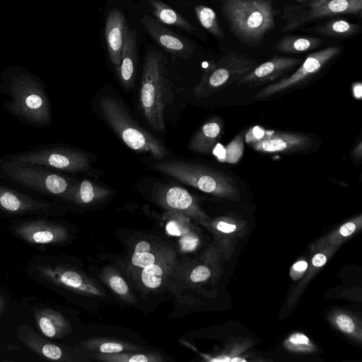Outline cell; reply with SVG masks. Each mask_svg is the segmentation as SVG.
<instances>
[{
    "instance_id": "cell-33",
    "label": "cell",
    "mask_w": 362,
    "mask_h": 362,
    "mask_svg": "<svg viewBox=\"0 0 362 362\" xmlns=\"http://www.w3.org/2000/svg\"><path fill=\"white\" fill-rule=\"evenodd\" d=\"M273 131H267L262 128L261 127H253L246 133L245 139L247 144L251 145L264 137L270 135Z\"/></svg>"
},
{
    "instance_id": "cell-46",
    "label": "cell",
    "mask_w": 362,
    "mask_h": 362,
    "mask_svg": "<svg viewBox=\"0 0 362 362\" xmlns=\"http://www.w3.org/2000/svg\"><path fill=\"white\" fill-rule=\"evenodd\" d=\"M6 306V300L3 296L0 293V316L2 314Z\"/></svg>"
},
{
    "instance_id": "cell-13",
    "label": "cell",
    "mask_w": 362,
    "mask_h": 362,
    "mask_svg": "<svg viewBox=\"0 0 362 362\" xmlns=\"http://www.w3.org/2000/svg\"><path fill=\"white\" fill-rule=\"evenodd\" d=\"M37 269L42 279L58 286L85 295L103 296L88 277L74 269L60 265L40 266Z\"/></svg>"
},
{
    "instance_id": "cell-2",
    "label": "cell",
    "mask_w": 362,
    "mask_h": 362,
    "mask_svg": "<svg viewBox=\"0 0 362 362\" xmlns=\"http://www.w3.org/2000/svg\"><path fill=\"white\" fill-rule=\"evenodd\" d=\"M233 35L247 46L259 45L275 28L272 0H218Z\"/></svg>"
},
{
    "instance_id": "cell-42",
    "label": "cell",
    "mask_w": 362,
    "mask_h": 362,
    "mask_svg": "<svg viewBox=\"0 0 362 362\" xmlns=\"http://www.w3.org/2000/svg\"><path fill=\"white\" fill-rule=\"evenodd\" d=\"M308 268V262L304 260L297 262L293 265L292 272L295 274H303Z\"/></svg>"
},
{
    "instance_id": "cell-28",
    "label": "cell",
    "mask_w": 362,
    "mask_h": 362,
    "mask_svg": "<svg viewBox=\"0 0 362 362\" xmlns=\"http://www.w3.org/2000/svg\"><path fill=\"white\" fill-rule=\"evenodd\" d=\"M195 13L200 24L211 34L224 37V33L217 19L215 11L206 6L197 5L194 7Z\"/></svg>"
},
{
    "instance_id": "cell-36",
    "label": "cell",
    "mask_w": 362,
    "mask_h": 362,
    "mask_svg": "<svg viewBox=\"0 0 362 362\" xmlns=\"http://www.w3.org/2000/svg\"><path fill=\"white\" fill-rule=\"evenodd\" d=\"M211 276V270L205 265H199L190 274L189 278L194 283L203 282Z\"/></svg>"
},
{
    "instance_id": "cell-20",
    "label": "cell",
    "mask_w": 362,
    "mask_h": 362,
    "mask_svg": "<svg viewBox=\"0 0 362 362\" xmlns=\"http://www.w3.org/2000/svg\"><path fill=\"white\" fill-rule=\"evenodd\" d=\"M137 63L136 33L128 25L124 31V43L121 60L117 69L122 85L130 88L134 86Z\"/></svg>"
},
{
    "instance_id": "cell-29",
    "label": "cell",
    "mask_w": 362,
    "mask_h": 362,
    "mask_svg": "<svg viewBox=\"0 0 362 362\" xmlns=\"http://www.w3.org/2000/svg\"><path fill=\"white\" fill-rule=\"evenodd\" d=\"M243 136L242 132L237 135L225 148L224 156L219 159L221 162L237 163L243 153Z\"/></svg>"
},
{
    "instance_id": "cell-1",
    "label": "cell",
    "mask_w": 362,
    "mask_h": 362,
    "mask_svg": "<svg viewBox=\"0 0 362 362\" xmlns=\"http://www.w3.org/2000/svg\"><path fill=\"white\" fill-rule=\"evenodd\" d=\"M0 93L7 96L2 106L21 122L45 128L52 122L51 103L42 82L28 73L15 72L3 77Z\"/></svg>"
},
{
    "instance_id": "cell-32",
    "label": "cell",
    "mask_w": 362,
    "mask_h": 362,
    "mask_svg": "<svg viewBox=\"0 0 362 362\" xmlns=\"http://www.w3.org/2000/svg\"><path fill=\"white\" fill-rule=\"evenodd\" d=\"M159 254L156 255L153 252H145V253H133L132 257V264L139 268H144L146 266L153 264L158 259Z\"/></svg>"
},
{
    "instance_id": "cell-45",
    "label": "cell",
    "mask_w": 362,
    "mask_h": 362,
    "mask_svg": "<svg viewBox=\"0 0 362 362\" xmlns=\"http://www.w3.org/2000/svg\"><path fill=\"white\" fill-rule=\"evenodd\" d=\"M230 359L228 356H218L217 358H212L211 359V361H213V362H221V361H230Z\"/></svg>"
},
{
    "instance_id": "cell-18",
    "label": "cell",
    "mask_w": 362,
    "mask_h": 362,
    "mask_svg": "<svg viewBox=\"0 0 362 362\" xmlns=\"http://www.w3.org/2000/svg\"><path fill=\"white\" fill-rule=\"evenodd\" d=\"M17 337L30 351L44 359L72 361L66 349L46 339L28 325L18 327Z\"/></svg>"
},
{
    "instance_id": "cell-3",
    "label": "cell",
    "mask_w": 362,
    "mask_h": 362,
    "mask_svg": "<svg viewBox=\"0 0 362 362\" xmlns=\"http://www.w3.org/2000/svg\"><path fill=\"white\" fill-rule=\"evenodd\" d=\"M164 54L153 48L146 52L141 81L139 107L150 127L165 130L164 112L169 100L170 84Z\"/></svg>"
},
{
    "instance_id": "cell-16",
    "label": "cell",
    "mask_w": 362,
    "mask_h": 362,
    "mask_svg": "<svg viewBox=\"0 0 362 362\" xmlns=\"http://www.w3.org/2000/svg\"><path fill=\"white\" fill-rule=\"evenodd\" d=\"M156 199L171 211L205 221L206 215L198 205L195 198L185 189L173 185L163 186L156 193Z\"/></svg>"
},
{
    "instance_id": "cell-34",
    "label": "cell",
    "mask_w": 362,
    "mask_h": 362,
    "mask_svg": "<svg viewBox=\"0 0 362 362\" xmlns=\"http://www.w3.org/2000/svg\"><path fill=\"white\" fill-rule=\"evenodd\" d=\"M335 322L340 330L346 334H353L356 325L353 319L347 315L339 314L336 317Z\"/></svg>"
},
{
    "instance_id": "cell-15",
    "label": "cell",
    "mask_w": 362,
    "mask_h": 362,
    "mask_svg": "<svg viewBox=\"0 0 362 362\" xmlns=\"http://www.w3.org/2000/svg\"><path fill=\"white\" fill-rule=\"evenodd\" d=\"M301 59L294 57L276 56L257 65L238 81L239 86H258L281 79L294 67L300 64Z\"/></svg>"
},
{
    "instance_id": "cell-30",
    "label": "cell",
    "mask_w": 362,
    "mask_h": 362,
    "mask_svg": "<svg viewBox=\"0 0 362 362\" xmlns=\"http://www.w3.org/2000/svg\"><path fill=\"white\" fill-rule=\"evenodd\" d=\"M100 356L104 361L117 362H151L160 361L157 359L155 356L143 354H105V355H100Z\"/></svg>"
},
{
    "instance_id": "cell-40",
    "label": "cell",
    "mask_w": 362,
    "mask_h": 362,
    "mask_svg": "<svg viewBox=\"0 0 362 362\" xmlns=\"http://www.w3.org/2000/svg\"><path fill=\"white\" fill-rule=\"evenodd\" d=\"M151 244L147 241L142 240V241L139 242L136 244V245L135 246V248H134V253L139 254V253L148 252L151 251Z\"/></svg>"
},
{
    "instance_id": "cell-12",
    "label": "cell",
    "mask_w": 362,
    "mask_h": 362,
    "mask_svg": "<svg viewBox=\"0 0 362 362\" xmlns=\"http://www.w3.org/2000/svg\"><path fill=\"white\" fill-rule=\"evenodd\" d=\"M13 231L21 239L35 245L60 243L68 238L63 226L47 220L22 221L13 226Z\"/></svg>"
},
{
    "instance_id": "cell-5",
    "label": "cell",
    "mask_w": 362,
    "mask_h": 362,
    "mask_svg": "<svg viewBox=\"0 0 362 362\" xmlns=\"http://www.w3.org/2000/svg\"><path fill=\"white\" fill-rule=\"evenodd\" d=\"M154 168L180 182L213 196L232 201L240 198L235 180L209 166L182 160H164L156 163Z\"/></svg>"
},
{
    "instance_id": "cell-11",
    "label": "cell",
    "mask_w": 362,
    "mask_h": 362,
    "mask_svg": "<svg viewBox=\"0 0 362 362\" xmlns=\"http://www.w3.org/2000/svg\"><path fill=\"white\" fill-rule=\"evenodd\" d=\"M55 205L0 182V211L10 215L52 214Z\"/></svg>"
},
{
    "instance_id": "cell-24",
    "label": "cell",
    "mask_w": 362,
    "mask_h": 362,
    "mask_svg": "<svg viewBox=\"0 0 362 362\" xmlns=\"http://www.w3.org/2000/svg\"><path fill=\"white\" fill-rule=\"evenodd\" d=\"M110 193L109 189L84 180L77 183L70 201L78 204L88 205L105 199Z\"/></svg>"
},
{
    "instance_id": "cell-48",
    "label": "cell",
    "mask_w": 362,
    "mask_h": 362,
    "mask_svg": "<svg viewBox=\"0 0 362 362\" xmlns=\"http://www.w3.org/2000/svg\"><path fill=\"white\" fill-rule=\"evenodd\" d=\"M296 1H298V2H301V1H308V0H296Z\"/></svg>"
},
{
    "instance_id": "cell-23",
    "label": "cell",
    "mask_w": 362,
    "mask_h": 362,
    "mask_svg": "<svg viewBox=\"0 0 362 362\" xmlns=\"http://www.w3.org/2000/svg\"><path fill=\"white\" fill-rule=\"evenodd\" d=\"M173 260V255L171 253H160L153 264L143 268L141 273L143 284L151 289L162 286L172 267Z\"/></svg>"
},
{
    "instance_id": "cell-47",
    "label": "cell",
    "mask_w": 362,
    "mask_h": 362,
    "mask_svg": "<svg viewBox=\"0 0 362 362\" xmlns=\"http://www.w3.org/2000/svg\"><path fill=\"white\" fill-rule=\"evenodd\" d=\"M247 361L245 358H233L230 359V362H246Z\"/></svg>"
},
{
    "instance_id": "cell-22",
    "label": "cell",
    "mask_w": 362,
    "mask_h": 362,
    "mask_svg": "<svg viewBox=\"0 0 362 362\" xmlns=\"http://www.w3.org/2000/svg\"><path fill=\"white\" fill-rule=\"evenodd\" d=\"M34 317L37 328L47 338H62L71 331L69 321L54 310L47 308L38 309Z\"/></svg>"
},
{
    "instance_id": "cell-37",
    "label": "cell",
    "mask_w": 362,
    "mask_h": 362,
    "mask_svg": "<svg viewBox=\"0 0 362 362\" xmlns=\"http://www.w3.org/2000/svg\"><path fill=\"white\" fill-rule=\"evenodd\" d=\"M126 346L116 341H105L98 346V349L103 354H116L124 350Z\"/></svg>"
},
{
    "instance_id": "cell-10",
    "label": "cell",
    "mask_w": 362,
    "mask_h": 362,
    "mask_svg": "<svg viewBox=\"0 0 362 362\" xmlns=\"http://www.w3.org/2000/svg\"><path fill=\"white\" fill-rule=\"evenodd\" d=\"M339 52V47L331 46L308 54L294 73L267 85L257 93L255 98H267L299 86L318 73Z\"/></svg>"
},
{
    "instance_id": "cell-6",
    "label": "cell",
    "mask_w": 362,
    "mask_h": 362,
    "mask_svg": "<svg viewBox=\"0 0 362 362\" xmlns=\"http://www.w3.org/2000/svg\"><path fill=\"white\" fill-rule=\"evenodd\" d=\"M100 108L110 128L131 149L148 153L156 159L167 155L161 141L134 120L120 100L104 96L100 101Z\"/></svg>"
},
{
    "instance_id": "cell-27",
    "label": "cell",
    "mask_w": 362,
    "mask_h": 362,
    "mask_svg": "<svg viewBox=\"0 0 362 362\" xmlns=\"http://www.w3.org/2000/svg\"><path fill=\"white\" fill-rule=\"evenodd\" d=\"M361 29L358 24L350 23L343 19H332L322 25L316 28L320 35L332 37H346L353 35Z\"/></svg>"
},
{
    "instance_id": "cell-14",
    "label": "cell",
    "mask_w": 362,
    "mask_h": 362,
    "mask_svg": "<svg viewBox=\"0 0 362 362\" xmlns=\"http://www.w3.org/2000/svg\"><path fill=\"white\" fill-rule=\"evenodd\" d=\"M141 23L151 38L166 52L182 58L192 55L194 45L167 28L156 18L145 15Z\"/></svg>"
},
{
    "instance_id": "cell-9",
    "label": "cell",
    "mask_w": 362,
    "mask_h": 362,
    "mask_svg": "<svg viewBox=\"0 0 362 362\" xmlns=\"http://www.w3.org/2000/svg\"><path fill=\"white\" fill-rule=\"evenodd\" d=\"M362 0H313L308 4L286 7L282 31H289L315 19L340 14H358Z\"/></svg>"
},
{
    "instance_id": "cell-43",
    "label": "cell",
    "mask_w": 362,
    "mask_h": 362,
    "mask_svg": "<svg viewBox=\"0 0 362 362\" xmlns=\"http://www.w3.org/2000/svg\"><path fill=\"white\" fill-rule=\"evenodd\" d=\"M352 92L356 99L360 100L362 96V84L360 82H356L352 85Z\"/></svg>"
},
{
    "instance_id": "cell-39",
    "label": "cell",
    "mask_w": 362,
    "mask_h": 362,
    "mask_svg": "<svg viewBox=\"0 0 362 362\" xmlns=\"http://www.w3.org/2000/svg\"><path fill=\"white\" fill-rule=\"evenodd\" d=\"M215 226L218 230L224 233H233L237 228L236 225L229 221L228 219L218 220L216 222Z\"/></svg>"
},
{
    "instance_id": "cell-7",
    "label": "cell",
    "mask_w": 362,
    "mask_h": 362,
    "mask_svg": "<svg viewBox=\"0 0 362 362\" xmlns=\"http://www.w3.org/2000/svg\"><path fill=\"white\" fill-rule=\"evenodd\" d=\"M257 65L256 60L245 54L230 52L223 55L204 71L200 82L193 88L194 98H206L238 82Z\"/></svg>"
},
{
    "instance_id": "cell-44",
    "label": "cell",
    "mask_w": 362,
    "mask_h": 362,
    "mask_svg": "<svg viewBox=\"0 0 362 362\" xmlns=\"http://www.w3.org/2000/svg\"><path fill=\"white\" fill-rule=\"evenodd\" d=\"M352 156L356 160H361L362 158V142L360 140L352 150Z\"/></svg>"
},
{
    "instance_id": "cell-17",
    "label": "cell",
    "mask_w": 362,
    "mask_h": 362,
    "mask_svg": "<svg viewBox=\"0 0 362 362\" xmlns=\"http://www.w3.org/2000/svg\"><path fill=\"white\" fill-rule=\"evenodd\" d=\"M313 145L309 136L296 132H274L250 146L264 153H288L305 151Z\"/></svg>"
},
{
    "instance_id": "cell-38",
    "label": "cell",
    "mask_w": 362,
    "mask_h": 362,
    "mask_svg": "<svg viewBox=\"0 0 362 362\" xmlns=\"http://www.w3.org/2000/svg\"><path fill=\"white\" fill-rule=\"evenodd\" d=\"M360 217L361 216L357 218L356 221H349V222H346L344 224H343L340 227V228L338 231L339 235H340L341 237H344V238L352 235L355 232V230L357 228V226H358L357 221Z\"/></svg>"
},
{
    "instance_id": "cell-35",
    "label": "cell",
    "mask_w": 362,
    "mask_h": 362,
    "mask_svg": "<svg viewBox=\"0 0 362 362\" xmlns=\"http://www.w3.org/2000/svg\"><path fill=\"white\" fill-rule=\"evenodd\" d=\"M110 288L120 296H126L129 293V286L126 281L118 275H112L108 280Z\"/></svg>"
},
{
    "instance_id": "cell-41",
    "label": "cell",
    "mask_w": 362,
    "mask_h": 362,
    "mask_svg": "<svg viewBox=\"0 0 362 362\" xmlns=\"http://www.w3.org/2000/svg\"><path fill=\"white\" fill-rule=\"evenodd\" d=\"M327 257L323 253L315 255L312 259V264L315 267H321L327 262Z\"/></svg>"
},
{
    "instance_id": "cell-19",
    "label": "cell",
    "mask_w": 362,
    "mask_h": 362,
    "mask_svg": "<svg viewBox=\"0 0 362 362\" xmlns=\"http://www.w3.org/2000/svg\"><path fill=\"white\" fill-rule=\"evenodd\" d=\"M126 18L119 9L111 10L107 16L105 35L109 57L116 69L118 68L124 43V31L127 26Z\"/></svg>"
},
{
    "instance_id": "cell-21",
    "label": "cell",
    "mask_w": 362,
    "mask_h": 362,
    "mask_svg": "<svg viewBox=\"0 0 362 362\" xmlns=\"http://www.w3.org/2000/svg\"><path fill=\"white\" fill-rule=\"evenodd\" d=\"M223 122L215 117L205 122L189 141L187 148L194 153L208 154L221 139Z\"/></svg>"
},
{
    "instance_id": "cell-8",
    "label": "cell",
    "mask_w": 362,
    "mask_h": 362,
    "mask_svg": "<svg viewBox=\"0 0 362 362\" xmlns=\"http://www.w3.org/2000/svg\"><path fill=\"white\" fill-rule=\"evenodd\" d=\"M5 156L67 173L86 172L90 168L88 153L64 146L39 147Z\"/></svg>"
},
{
    "instance_id": "cell-25",
    "label": "cell",
    "mask_w": 362,
    "mask_h": 362,
    "mask_svg": "<svg viewBox=\"0 0 362 362\" xmlns=\"http://www.w3.org/2000/svg\"><path fill=\"white\" fill-rule=\"evenodd\" d=\"M323 42L320 37L287 35L276 43V49L283 53L298 54L317 48Z\"/></svg>"
},
{
    "instance_id": "cell-26",
    "label": "cell",
    "mask_w": 362,
    "mask_h": 362,
    "mask_svg": "<svg viewBox=\"0 0 362 362\" xmlns=\"http://www.w3.org/2000/svg\"><path fill=\"white\" fill-rule=\"evenodd\" d=\"M151 13L161 23L175 25L187 31H193L196 28L183 16L160 0H151Z\"/></svg>"
},
{
    "instance_id": "cell-31",
    "label": "cell",
    "mask_w": 362,
    "mask_h": 362,
    "mask_svg": "<svg viewBox=\"0 0 362 362\" xmlns=\"http://www.w3.org/2000/svg\"><path fill=\"white\" fill-rule=\"evenodd\" d=\"M288 349L295 351H311L313 344L308 337L303 333L291 334L286 341Z\"/></svg>"
},
{
    "instance_id": "cell-4",
    "label": "cell",
    "mask_w": 362,
    "mask_h": 362,
    "mask_svg": "<svg viewBox=\"0 0 362 362\" xmlns=\"http://www.w3.org/2000/svg\"><path fill=\"white\" fill-rule=\"evenodd\" d=\"M0 179L41 194L68 201L78 183L52 168L6 156L0 158Z\"/></svg>"
}]
</instances>
